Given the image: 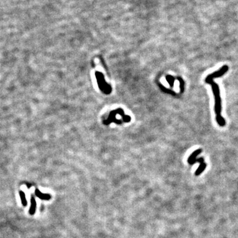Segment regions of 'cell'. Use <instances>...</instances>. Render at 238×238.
<instances>
[{
  "instance_id": "7a4b0ae2",
  "label": "cell",
  "mask_w": 238,
  "mask_h": 238,
  "mask_svg": "<svg viewBox=\"0 0 238 238\" xmlns=\"http://www.w3.org/2000/svg\"><path fill=\"white\" fill-rule=\"evenodd\" d=\"M202 151H203V150H202L201 149H198V150H195L193 152V154H191L188 158L187 161H188V163H189V164L191 165V163H192V161H194L195 159H197V157L200 154H201Z\"/></svg>"
},
{
  "instance_id": "5b68a950",
  "label": "cell",
  "mask_w": 238,
  "mask_h": 238,
  "mask_svg": "<svg viewBox=\"0 0 238 238\" xmlns=\"http://www.w3.org/2000/svg\"><path fill=\"white\" fill-rule=\"evenodd\" d=\"M169 78H170V80H167V81H168V82L169 83L170 85H171V86L173 87V82H174V78L173 77H172V76H169Z\"/></svg>"
},
{
  "instance_id": "277c9868",
  "label": "cell",
  "mask_w": 238,
  "mask_h": 238,
  "mask_svg": "<svg viewBox=\"0 0 238 238\" xmlns=\"http://www.w3.org/2000/svg\"><path fill=\"white\" fill-rule=\"evenodd\" d=\"M197 162H199L200 164H201V163H203L205 162V160H204V158H198V159L197 158V159H195L194 161H192V163H191V165L195 164V163H197Z\"/></svg>"
},
{
  "instance_id": "3957f363",
  "label": "cell",
  "mask_w": 238,
  "mask_h": 238,
  "mask_svg": "<svg viewBox=\"0 0 238 238\" xmlns=\"http://www.w3.org/2000/svg\"><path fill=\"white\" fill-rule=\"evenodd\" d=\"M206 167H207V163H201V164H200L199 167H198V169L196 171H195V175L196 176H199L201 175V174L203 173V172L205 171V169H206Z\"/></svg>"
},
{
  "instance_id": "6da1fadb",
  "label": "cell",
  "mask_w": 238,
  "mask_h": 238,
  "mask_svg": "<svg viewBox=\"0 0 238 238\" xmlns=\"http://www.w3.org/2000/svg\"><path fill=\"white\" fill-rule=\"evenodd\" d=\"M205 82L209 84L212 87V92L214 95V99H215V106H214V110L216 113V119L217 121L218 125L221 127H224L226 125V120L221 115L222 112V100L220 97V89H219L218 85L214 82V78L212 77L211 75L209 74L207 78L205 79Z\"/></svg>"
}]
</instances>
